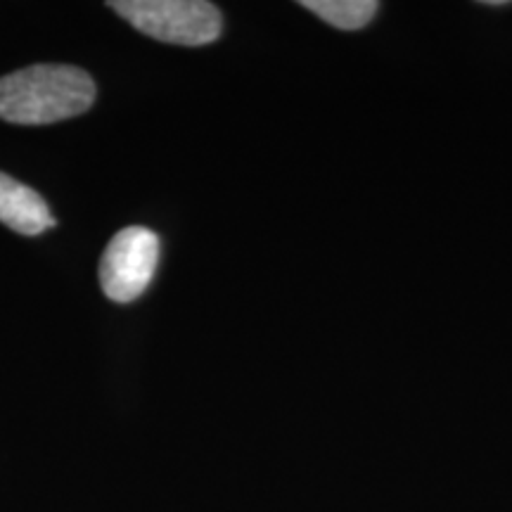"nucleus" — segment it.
<instances>
[{"instance_id": "f257e3e1", "label": "nucleus", "mask_w": 512, "mask_h": 512, "mask_svg": "<svg viewBox=\"0 0 512 512\" xmlns=\"http://www.w3.org/2000/svg\"><path fill=\"white\" fill-rule=\"evenodd\" d=\"M95 100V83L72 64H34L0 79V119L46 126L79 117Z\"/></svg>"}, {"instance_id": "f03ea898", "label": "nucleus", "mask_w": 512, "mask_h": 512, "mask_svg": "<svg viewBox=\"0 0 512 512\" xmlns=\"http://www.w3.org/2000/svg\"><path fill=\"white\" fill-rule=\"evenodd\" d=\"M107 5L140 34L174 46H207L223 31L219 8L204 0H114Z\"/></svg>"}, {"instance_id": "7ed1b4c3", "label": "nucleus", "mask_w": 512, "mask_h": 512, "mask_svg": "<svg viewBox=\"0 0 512 512\" xmlns=\"http://www.w3.org/2000/svg\"><path fill=\"white\" fill-rule=\"evenodd\" d=\"M159 261V238L143 226L119 230L100 259V285L107 299L128 304L152 283Z\"/></svg>"}, {"instance_id": "20e7f679", "label": "nucleus", "mask_w": 512, "mask_h": 512, "mask_svg": "<svg viewBox=\"0 0 512 512\" xmlns=\"http://www.w3.org/2000/svg\"><path fill=\"white\" fill-rule=\"evenodd\" d=\"M0 223L15 233L41 235L55 226V216L36 190L0 171Z\"/></svg>"}, {"instance_id": "39448f33", "label": "nucleus", "mask_w": 512, "mask_h": 512, "mask_svg": "<svg viewBox=\"0 0 512 512\" xmlns=\"http://www.w3.org/2000/svg\"><path fill=\"white\" fill-rule=\"evenodd\" d=\"M304 8L342 31H358L373 22L380 5L375 0H304Z\"/></svg>"}]
</instances>
